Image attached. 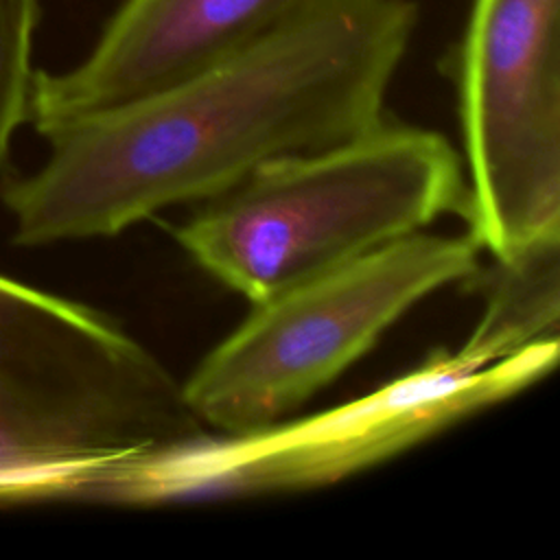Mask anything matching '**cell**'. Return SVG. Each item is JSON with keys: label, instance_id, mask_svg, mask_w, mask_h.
<instances>
[{"label": "cell", "instance_id": "obj_5", "mask_svg": "<svg viewBox=\"0 0 560 560\" xmlns=\"http://www.w3.org/2000/svg\"><path fill=\"white\" fill-rule=\"evenodd\" d=\"M479 267L468 234L413 232L343 267L252 304V313L182 381L212 433L273 424L363 357L429 293Z\"/></svg>", "mask_w": 560, "mask_h": 560}, {"label": "cell", "instance_id": "obj_9", "mask_svg": "<svg viewBox=\"0 0 560 560\" xmlns=\"http://www.w3.org/2000/svg\"><path fill=\"white\" fill-rule=\"evenodd\" d=\"M42 0H0V168L15 129L28 118L33 37Z\"/></svg>", "mask_w": 560, "mask_h": 560}, {"label": "cell", "instance_id": "obj_6", "mask_svg": "<svg viewBox=\"0 0 560 560\" xmlns=\"http://www.w3.org/2000/svg\"><path fill=\"white\" fill-rule=\"evenodd\" d=\"M468 236L490 258L560 230V0H475L451 55Z\"/></svg>", "mask_w": 560, "mask_h": 560}, {"label": "cell", "instance_id": "obj_8", "mask_svg": "<svg viewBox=\"0 0 560 560\" xmlns=\"http://www.w3.org/2000/svg\"><path fill=\"white\" fill-rule=\"evenodd\" d=\"M483 295V313L455 352L470 365H488L529 346L560 341V230L492 258L466 280Z\"/></svg>", "mask_w": 560, "mask_h": 560}, {"label": "cell", "instance_id": "obj_7", "mask_svg": "<svg viewBox=\"0 0 560 560\" xmlns=\"http://www.w3.org/2000/svg\"><path fill=\"white\" fill-rule=\"evenodd\" d=\"M313 0H122L92 50L63 72L35 70L39 136L158 92L276 26Z\"/></svg>", "mask_w": 560, "mask_h": 560}, {"label": "cell", "instance_id": "obj_4", "mask_svg": "<svg viewBox=\"0 0 560 560\" xmlns=\"http://www.w3.org/2000/svg\"><path fill=\"white\" fill-rule=\"evenodd\" d=\"M560 341L529 346L488 365L433 350L407 374L308 418L241 433H203L129 466L107 503L254 497L337 483L549 374Z\"/></svg>", "mask_w": 560, "mask_h": 560}, {"label": "cell", "instance_id": "obj_2", "mask_svg": "<svg viewBox=\"0 0 560 560\" xmlns=\"http://www.w3.org/2000/svg\"><path fill=\"white\" fill-rule=\"evenodd\" d=\"M203 433L112 317L0 273V501L107 503L129 466Z\"/></svg>", "mask_w": 560, "mask_h": 560}, {"label": "cell", "instance_id": "obj_1", "mask_svg": "<svg viewBox=\"0 0 560 560\" xmlns=\"http://www.w3.org/2000/svg\"><path fill=\"white\" fill-rule=\"evenodd\" d=\"M418 22L416 0H313L184 79L59 127L42 168L4 192L13 241L114 236L368 131Z\"/></svg>", "mask_w": 560, "mask_h": 560}, {"label": "cell", "instance_id": "obj_3", "mask_svg": "<svg viewBox=\"0 0 560 560\" xmlns=\"http://www.w3.org/2000/svg\"><path fill=\"white\" fill-rule=\"evenodd\" d=\"M199 203L175 230L179 247L256 304L462 214L466 177L442 133L383 118L337 144L269 160Z\"/></svg>", "mask_w": 560, "mask_h": 560}]
</instances>
